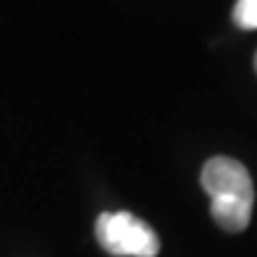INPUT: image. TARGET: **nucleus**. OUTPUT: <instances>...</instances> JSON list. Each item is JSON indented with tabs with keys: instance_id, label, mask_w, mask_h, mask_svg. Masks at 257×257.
<instances>
[{
	"instance_id": "nucleus-1",
	"label": "nucleus",
	"mask_w": 257,
	"mask_h": 257,
	"mask_svg": "<svg viewBox=\"0 0 257 257\" xmlns=\"http://www.w3.org/2000/svg\"><path fill=\"white\" fill-rule=\"evenodd\" d=\"M200 184L212 198V219L224 231L238 233L250 224L255 191L248 169L233 157L217 155L202 167Z\"/></svg>"
},
{
	"instance_id": "nucleus-2",
	"label": "nucleus",
	"mask_w": 257,
	"mask_h": 257,
	"mask_svg": "<svg viewBox=\"0 0 257 257\" xmlns=\"http://www.w3.org/2000/svg\"><path fill=\"white\" fill-rule=\"evenodd\" d=\"M95 238L117 257H157L160 252V238L153 226L131 212H102L95 221Z\"/></svg>"
},
{
	"instance_id": "nucleus-3",
	"label": "nucleus",
	"mask_w": 257,
	"mask_h": 257,
	"mask_svg": "<svg viewBox=\"0 0 257 257\" xmlns=\"http://www.w3.org/2000/svg\"><path fill=\"white\" fill-rule=\"evenodd\" d=\"M233 22H236V27L245 29V31L257 29V0H236Z\"/></svg>"
},
{
	"instance_id": "nucleus-4",
	"label": "nucleus",
	"mask_w": 257,
	"mask_h": 257,
	"mask_svg": "<svg viewBox=\"0 0 257 257\" xmlns=\"http://www.w3.org/2000/svg\"><path fill=\"white\" fill-rule=\"evenodd\" d=\"M255 69H257V57H255Z\"/></svg>"
}]
</instances>
